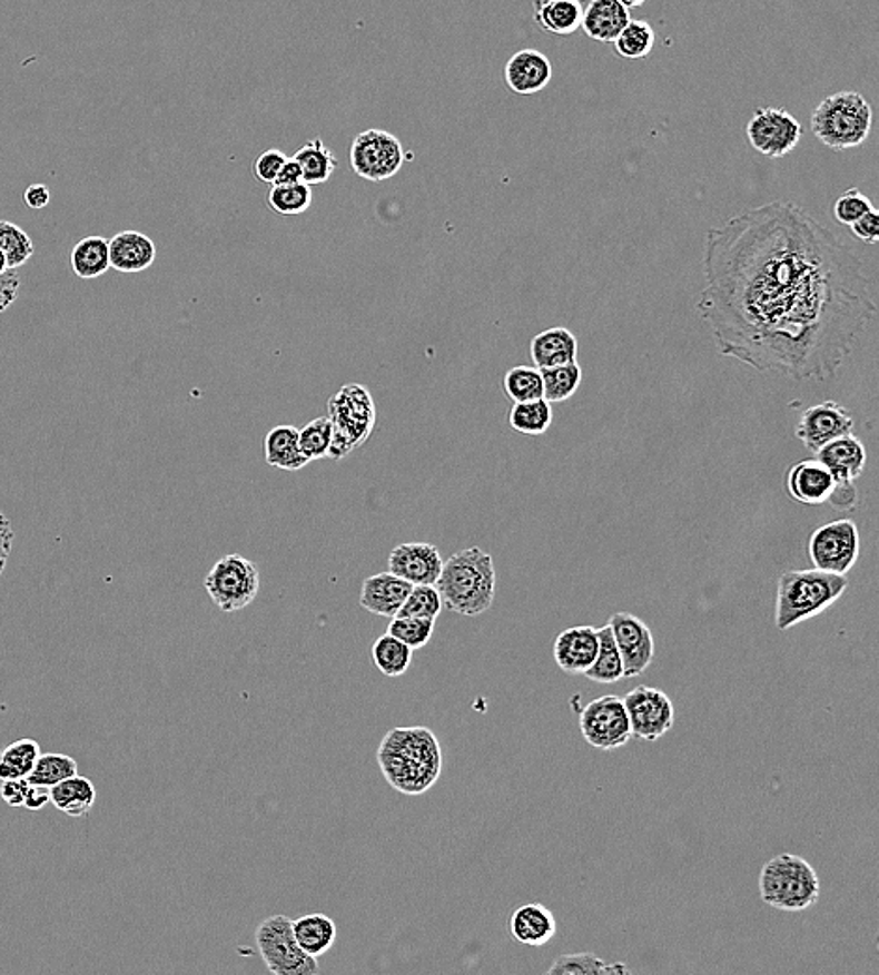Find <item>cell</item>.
<instances>
[{"label":"cell","mask_w":879,"mask_h":975,"mask_svg":"<svg viewBox=\"0 0 879 975\" xmlns=\"http://www.w3.org/2000/svg\"><path fill=\"white\" fill-rule=\"evenodd\" d=\"M494 558L481 548H465L443 561L435 588L443 607L452 613L476 618L495 601Z\"/></svg>","instance_id":"3957f363"},{"label":"cell","mask_w":879,"mask_h":975,"mask_svg":"<svg viewBox=\"0 0 879 975\" xmlns=\"http://www.w3.org/2000/svg\"><path fill=\"white\" fill-rule=\"evenodd\" d=\"M761 900L780 912H804L820 898V878L802 857L782 854L772 857L760 870Z\"/></svg>","instance_id":"8992f818"},{"label":"cell","mask_w":879,"mask_h":975,"mask_svg":"<svg viewBox=\"0 0 879 975\" xmlns=\"http://www.w3.org/2000/svg\"><path fill=\"white\" fill-rule=\"evenodd\" d=\"M259 569L240 553L224 555L205 578V589L210 601L226 613L250 607L259 593Z\"/></svg>","instance_id":"52a82bcc"},{"label":"cell","mask_w":879,"mask_h":975,"mask_svg":"<svg viewBox=\"0 0 879 975\" xmlns=\"http://www.w3.org/2000/svg\"><path fill=\"white\" fill-rule=\"evenodd\" d=\"M786 492L801 505L827 503L834 490L831 473L820 460H802L786 473Z\"/></svg>","instance_id":"ffe728a7"},{"label":"cell","mask_w":879,"mask_h":975,"mask_svg":"<svg viewBox=\"0 0 879 975\" xmlns=\"http://www.w3.org/2000/svg\"><path fill=\"white\" fill-rule=\"evenodd\" d=\"M621 2L626 10H634V8H642L648 0H618Z\"/></svg>","instance_id":"6f0895ef"},{"label":"cell","mask_w":879,"mask_h":975,"mask_svg":"<svg viewBox=\"0 0 879 975\" xmlns=\"http://www.w3.org/2000/svg\"><path fill=\"white\" fill-rule=\"evenodd\" d=\"M297 183H304L303 169H300L295 158H287L286 164L279 169L274 185H297Z\"/></svg>","instance_id":"9f6ffc18"},{"label":"cell","mask_w":879,"mask_h":975,"mask_svg":"<svg viewBox=\"0 0 879 975\" xmlns=\"http://www.w3.org/2000/svg\"><path fill=\"white\" fill-rule=\"evenodd\" d=\"M314 194L306 183L297 185H273L268 191V207L276 215L295 216L303 215L312 205Z\"/></svg>","instance_id":"b9f144b4"},{"label":"cell","mask_w":879,"mask_h":975,"mask_svg":"<svg viewBox=\"0 0 879 975\" xmlns=\"http://www.w3.org/2000/svg\"><path fill=\"white\" fill-rule=\"evenodd\" d=\"M42 755V747L34 739L23 738L8 745L0 752V780L27 779Z\"/></svg>","instance_id":"836d02e7"},{"label":"cell","mask_w":879,"mask_h":975,"mask_svg":"<svg viewBox=\"0 0 879 975\" xmlns=\"http://www.w3.org/2000/svg\"><path fill=\"white\" fill-rule=\"evenodd\" d=\"M156 262V244L145 233H117L109 240V265L125 274L144 273Z\"/></svg>","instance_id":"603a6c76"},{"label":"cell","mask_w":879,"mask_h":975,"mask_svg":"<svg viewBox=\"0 0 879 975\" xmlns=\"http://www.w3.org/2000/svg\"><path fill=\"white\" fill-rule=\"evenodd\" d=\"M293 934L304 953H308L309 957L319 958L333 949L338 928L325 914H309L293 922Z\"/></svg>","instance_id":"83f0119b"},{"label":"cell","mask_w":879,"mask_h":975,"mask_svg":"<svg viewBox=\"0 0 879 975\" xmlns=\"http://www.w3.org/2000/svg\"><path fill=\"white\" fill-rule=\"evenodd\" d=\"M265 460L276 470L298 471L309 464L298 445V429L282 424L265 437Z\"/></svg>","instance_id":"f1b7e54d"},{"label":"cell","mask_w":879,"mask_h":975,"mask_svg":"<svg viewBox=\"0 0 879 975\" xmlns=\"http://www.w3.org/2000/svg\"><path fill=\"white\" fill-rule=\"evenodd\" d=\"M49 797L60 812L72 818H83L95 807L96 788L87 777L73 775L49 788Z\"/></svg>","instance_id":"f546056e"},{"label":"cell","mask_w":879,"mask_h":975,"mask_svg":"<svg viewBox=\"0 0 879 975\" xmlns=\"http://www.w3.org/2000/svg\"><path fill=\"white\" fill-rule=\"evenodd\" d=\"M630 21V10L618 0H589L580 29L594 42L613 43Z\"/></svg>","instance_id":"cb8c5ba5"},{"label":"cell","mask_w":879,"mask_h":975,"mask_svg":"<svg viewBox=\"0 0 879 975\" xmlns=\"http://www.w3.org/2000/svg\"><path fill=\"white\" fill-rule=\"evenodd\" d=\"M698 314L724 357L826 381L878 314L859 254L801 205L771 201L711 227Z\"/></svg>","instance_id":"6da1fadb"},{"label":"cell","mask_w":879,"mask_h":975,"mask_svg":"<svg viewBox=\"0 0 879 975\" xmlns=\"http://www.w3.org/2000/svg\"><path fill=\"white\" fill-rule=\"evenodd\" d=\"M872 201L861 190L850 188V190L842 191L837 197V201L832 203V218L840 226L850 227L851 224H856L861 216L867 215L868 210H872Z\"/></svg>","instance_id":"7dc6e473"},{"label":"cell","mask_w":879,"mask_h":975,"mask_svg":"<svg viewBox=\"0 0 879 975\" xmlns=\"http://www.w3.org/2000/svg\"><path fill=\"white\" fill-rule=\"evenodd\" d=\"M851 233L865 244H876L879 238V213L876 208L868 210L856 224L850 226Z\"/></svg>","instance_id":"681fc988"},{"label":"cell","mask_w":879,"mask_h":975,"mask_svg":"<svg viewBox=\"0 0 879 975\" xmlns=\"http://www.w3.org/2000/svg\"><path fill=\"white\" fill-rule=\"evenodd\" d=\"M73 273L83 280H95L108 273L109 267V240L103 237H85L73 246L70 256Z\"/></svg>","instance_id":"1f68e13d"},{"label":"cell","mask_w":879,"mask_h":975,"mask_svg":"<svg viewBox=\"0 0 879 975\" xmlns=\"http://www.w3.org/2000/svg\"><path fill=\"white\" fill-rule=\"evenodd\" d=\"M747 137L755 152L767 158H784L801 141L802 126L784 108H758L747 125Z\"/></svg>","instance_id":"5bb4252c"},{"label":"cell","mask_w":879,"mask_h":975,"mask_svg":"<svg viewBox=\"0 0 879 975\" xmlns=\"http://www.w3.org/2000/svg\"><path fill=\"white\" fill-rule=\"evenodd\" d=\"M377 764L393 790L404 796H422L440 780L443 750L429 728H394L386 731L377 747Z\"/></svg>","instance_id":"7a4b0ae2"},{"label":"cell","mask_w":879,"mask_h":975,"mask_svg":"<svg viewBox=\"0 0 879 975\" xmlns=\"http://www.w3.org/2000/svg\"><path fill=\"white\" fill-rule=\"evenodd\" d=\"M411 589L413 585L409 582H405L393 572H379L364 580L361 589V607L381 618H396Z\"/></svg>","instance_id":"7402d4cb"},{"label":"cell","mask_w":879,"mask_h":975,"mask_svg":"<svg viewBox=\"0 0 879 975\" xmlns=\"http://www.w3.org/2000/svg\"><path fill=\"white\" fill-rule=\"evenodd\" d=\"M287 156L284 150L268 149L263 152L256 161H254V175L257 180L274 185V180L278 177L279 169L286 164Z\"/></svg>","instance_id":"c3c4849f"},{"label":"cell","mask_w":879,"mask_h":975,"mask_svg":"<svg viewBox=\"0 0 879 975\" xmlns=\"http://www.w3.org/2000/svg\"><path fill=\"white\" fill-rule=\"evenodd\" d=\"M848 585V578L818 569L784 572L777 588V629L788 631L826 612L846 593Z\"/></svg>","instance_id":"277c9868"},{"label":"cell","mask_w":879,"mask_h":975,"mask_svg":"<svg viewBox=\"0 0 879 975\" xmlns=\"http://www.w3.org/2000/svg\"><path fill=\"white\" fill-rule=\"evenodd\" d=\"M623 659L624 678L642 676L654 659L653 632L634 613L619 612L608 621Z\"/></svg>","instance_id":"2e32d148"},{"label":"cell","mask_w":879,"mask_h":975,"mask_svg":"<svg viewBox=\"0 0 879 975\" xmlns=\"http://www.w3.org/2000/svg\"><path fill=\"white\" fill-rule=\"evenodd\" d=\"M861 553V533L850 518L823 524L810 535L808 555L818 571L846 577Z\"/></svg>","instance_id":"30bf717a"},{"label":"cell","mask_w":879,"mask_h":975,"mask_svg":"<svg viewBox=\"0 0 879 975\" xmlns=\"http://www.w3.org/2000/svg\"><path fill=\"white\" fill-rule=\"evenodd\" d=\"M503 388L514 404L542 398L544 385L541 370L536 366H514L503 377Z\"/></svg>","instance_id":"60d3db41"},{"label":"cell","mask_w":879,"mask_h":975,"mask_svg":"<svg viewBox=\"0 0 879 975\" xmlns=\"http://www.w3.org/2000/svg\"><path fill=\"white\" fill-rule=\"evenodd\" d=\"M27 786H29L27 779L2 780L0 797L4 799V804L10 805L13 809H19V807H23Z\"/></svg>","instance_id":"816d5d0a"},{"label":"cell","mask_w":879,"mask_h":975,"mask_svg":"<svg viewBox=\"0 0 879 975\" xmlns=\"http://www.w3.org/2000/svg\"><path fill=\"white\" fill-rule=\"evenodd\" d=\"M654 43H656V35L653 27L642 19H630L615 38L613 48L623 59L642 60L653 53Z\"/></svg>","instance_id":"74e56055"},{"label":"cell","mask_w":879,"mask_h":975,"mask_svg":"<svg viewBox=\"0 0 879 975\" xmlns=\"http://www.w3.org/2000/svg\"><path fill=\"white\" fill-rule=\"evenodd\" d=\"M552 404L544 398L517 402V404L512 405L511 416H508L512 429L522 435L546 434L552 426Z\"/></svg>","instance_id":"d590c367"},{"label":"cell","mask_w":879,"mask_h":975,"mask_svg":"<svg viewBox=\"0 0 879 975\" xmlns=\"http://www.w3.org/2000/svg\"><path fill=\"white\" fill-rule=\"evenodd\" d=\"M0 250L7 256L8 268L18 270L34 256V244L13 221L0 220Z\"/></svg>","instance_id":"7bdbcfd3"},{"label":"cell","mask_w":879,"mask_h":975,"mask_svg":"<svg viewBox=\"0 0 879 975\" xmlns=\"http://www.w3.org/2000/svg\"><path fill=\"white\" fill-rule=\"evenodd\" d=\"M577 353V338L565 327L546 328L531 339V358L539 370L576 363Z\"/></svg>","instance_id":"484cf974"},{"label":"cell","mask_w":879,"mask_h":975,"mask_svg":"<svg viewBox=\"0 0 879 975\" xmlns=\"http://www.w3.org/2000/svg\"><path fill=\"white\" fill-rule=\"evenodd\" d=\"M435 619L407 618L396 615L388 624V634L409 646L413 651L421 649L434 637Z\"/></svg>","instance_id":"f6af8a7d"},{"label":"cell","mask_w":879,"mask_h":975,"mask_svg":"<svg viewBox=\"0 0 879 975\" xmlns=\"http://www.w3.org/2000/svg\"><path fill=\"white\" fill-rule=\"evenodd\" d=\"M333 421L328 416H317L303 430H298V445L308 462L327 459L328 446L333 440Z\"/></svg>","instance_id":"ee69618b"},{"label":"cell","mask_w":879,"mask_h":975,"mask_svg":"<svg viewBox=\"0 0 879 975\" xmlns=\"http://www.w3.org/2000/svg\"><path fill=\"white\" fill-rule=\"evenodd\" d=\"M13 548V528L2 511H0V577L7 569L8 558Z\"/></svg>","instance_id":"f5cc1de1"},{"label":"cell","mask_w":879,"mask_h":975,"mask_svg":"<svg viewBox=\"0 0 879 975\" xmlns=\"http://www.w3.org/2000/svg\"><path fill=\"white\" fill-rule=\"evenodd\" d=\"M372 657H374L375 668L383 676L399 678L409 670L411 662H413V649L386 632L385 637L375 640Z\"/></svg>","instance_id":"e575fe53"},{"label":"cell","mask_w":879,"mask_h":975,"mask_svg":"<svg viewBox=\"0 0 879 975\" xmlns=\"http://www.w3.org/2000/svg\"><path fill=\"white\" fill-rule=\"evenodd\" d=\"M582 0H536L535 23L546 35L571 37L582 27Z\"/></svg>","instance_id":"4316f807"},{"label":"cell","mask_w":879,"mask_h":975,"mask_svg":"<svg viewBox=\"0 0 879 975\" xmlns=\"http://www.w3.org/2000/svg\"><path fill=\"white\" fill-rule=\"evenodd\" d=\"M407 155L398 137L391 131H361L349 149V161L353 171L369 183L393 179L404 167Z\"/></svg>","instance_id":"8fae6325"},{"label":"cell","mask_w":879,"mask_h":975,"mask_svg":"<svg viewBox=\"0 0 879 975\" xmlns=\"http://www.w3.org/2000/svg\"><path fill=\"white\" fill-rule=\"evenodd\" d=\"M19 286H21V280H19L18 270L10 268L7 273L0 274V314L7 312L18 301Z\"/></svg>","instance_id":"f907efd6"},{"label":"cell","mask_w":879,"mask_h":975,"mask_svg":"<svg viewBox=\"0 0 879 975\" xmlns=\"http://www.w3.org/2000/svg\"><path fill=\"white\" fill-rule=\"evenodd\" d=\"M546 974L615 975L630 974V968L621 963H608L604 958L594 957L593 953H574V955H561V957L555 958V963L547 968Z\"/></svg>","instance_id":"f35d334b"},{"label":"cell","mask_w":879,"mask_h":975,"mask_svg":"<svg viewBox=\"0 0 879 975\" xmlns=\"http://www.w3.org/2000/svg\"><path fill=\"white\" fill-rule=\"evenodd\" d=\"M632 738L656 741L672 730L675 708L664 690L640 685L623 698Z\"/></svg>","instance_id":"9a60e30c"},{"label":"cell","mask_w":879,"mask_h":975,"mask_svg":"<svg viewBox=\"0 0 879 975\" xmlns=\"http://www.w3.org/2000/svg\"><path fill=\"white\" fill-rule=\"evenodd\" d=\"M557 933L552 910L541 903L523 904L511 917V934L522 946L542 947Z\"/></svg>","instance_id":"d4e9b609"},{"label":"cell","mask_w":879,"mask_h":975,"mask_svg":"<svg viewBox=\"0 0 879 975\" xmlns=\"http://www.w3.org/2000/svg\"><path fill=\"white\" fill-rule=\"evenodd\" d=\"M599 651V629L571 627L559 634L553 643V657L557 667L566 673H583L594 662Z\"/></svg>","instance_id":"44dd1931"},{"label":"cell","mask_w":879,"mask_h":975,"mask_svg":"<svg viewBox=\"0 0 879 975\" xmlns=\"http://www.w3.org/2000/svg\"><path fill=\"white\" fill-rule=\"evenodd\" d=\"M553 78L552 60L539 49H520L505 66V81L516 95H539Z\"/></svg>","instance_id":"d6986e66"},{"label":"cell","mask_w":879,"mask_h":975,"mask_svg":"<svg viewBox=\"0 0 879 975\" xmlns=\"http://www.w3.org/2000/svg\"><path fill=\"white\" fill-rule=\"evenodd\" d=\"M257 949L273 975L319 974L317 958L304 953L293 934V922L286 916L267 917L256 928Z\"/></svg>","instance_id":"ba28073f"},{"label":"cell","mask_w":879,"mask_h":975,"mask_svg":"<svg viewBox=\"0 0 879 975\" xmlns=\"http://www.w3.org/2000/svg\"><path fill=\"white\" fill-rule=\"evenodd\" d=\"M48 804H51V797H49V788L38 785L27 786V794H24L23 804L24 809L40 810L43 809V807H46V805Z\"/></svg>","instance_id":"db71d44e"},{"label":"cell","mask_w":879,"mask_h":975,"mask_svg":"<svg viewBox=\"0 0 879 975\" xmlns=\"http://www.w3.org/2000/svg\"><path fill=\"white\" fill-rule=\"evenodd\" d=\"M73 775H78V761L73 760L72 756L59 755V752L43 755L42 752L27 780H29V785L53 788L55 785H59L60 780L73 777Z\"/></svg>","instance_id":"ab89813d"},{"label":"cell","mask_w":879,"mask_h":975,"mask_svg":"<svg viewBox=\"0 0 879 975\" xmlns=\"http://www.w3.org/2000/svg\"><path fill=\"white\" fill-rule=\"evenodd\" d=\"M328 418L338 434L349 441L353 449L363 446L374 432L377 410L368 388L349 383L328 400Z\"/></svg>","instance_id":"7c38bea8"},{"label":"cell","mask_w":879,"mask_h":975,"mask_svg":"<svg viewBox=\"0 0 879 975\" xmlns=\"http://www.w3.org/2000/svg\"><path fill=\"white\" fill-rule=\"evenodd\" d=\"M7 270H10V268H8L7 256L0 250V274H4Z\"/></svg>","instance_id":"680465c9"},{"label":"cell","mask_w":879,"mask_h":975,"mask_svg":"<svg viewBox=\"0 0 879 975\" xmlns=\"http://www.w3.org/2000/svg\"><path fill=\"white\" fill-rule=\"evenodd\" d=\"M872 120V106L861 92L840 90L820 101L810 119V128L826 147L843 152L867 144Z\"/></svg>","instance_id":"5b68a950"},{"label":"cell","mask_w":879,"mask_h":975,"mask_svg":"<svg viewBox=\"0 0 879 975\" xmlns=\"http://www.w3.org/2000/svg\"><path fill=\"white\" fill-rule=\"evenodd\" d=\"M49 201H51V191H49L48 186L32 185L24 190V203H27V207L34 208V210H42V208L48 207Z\"/></svg>","instance_id":"11a10c76"},{"label":"cell","mask_w":879,"mask_h":975,"mask_svg":"<svg viewBox=\"0 0 879 975\" xmlns=\"http://www.w3.org/2000/svg\"><path fill=\"white\" fill-rule=\"evenodd\" d=\"M443 569L440 550L429 542H404L388 555V572L411 585H435Z\"/></svg>","instance_id":"ac0fdd59"},{"label":"cell","mask_w":879,"mask_h":975,"mask_svg":"<svg viewBox=\"0 0 879 975\" xmlns=\"http://www.w3.org/2000/svg\"><path fill=\"white\" fill-rule=\"evenodd\" d=\"M816 459L826 465L834 481V490L829 503L843 511L853 509L859 501L856 481L867 467V449L861 440L851 432L840 435L826 446H821L820 451L816 452Z\"/></svg>","instance_id":"9c48e42d"},{"label":"cell","mask_w":879,"mask_h":975,"mask_svg":"<svg viewBox=\"0 0 879 975\" xmlns=\"http://www.w3.org/2000/svg\"><path fill=\"white\" fill-rule=\"evenodd\" d=\"M583 676L594 683L602 685L618 683L624 678L623 659L608 623L599 629V651L593 664L583 672Z\"/></svg>","instance_id":"4dcf8cb0"},{"label":"cell","mask_w":879,"mask_h":975,"mask_svg":"<svg viewBox=\"0 0 879 975\" xmlns=\"http://www.w3.org/2000/svg\"><path fill=\"white\" fill-rule=\"evenodd\" d=\"M544 396L550 404H559L572 398L582 385V366L576 363L561 364L553 368L541 370Z\"/></svg>","instance_id":"8d00e7d4"},{"label":"cell","mask_w":879,"mask_h":975,"mask_svg":"<svg viewBox=\"0 0 879 975\" xmlns=\"http://www.w3.org/2000/svg\"><path fill=\"white\" fill-rule=\"evenodd\" d=\"M851 430H853V416L850 411L837 402L827 400L802 411L796 435L808 451L816 454L821 446H826L840 435L850 434Z\"/></svg>","instance_id":"e0dca14e"},{"label":"cell","mask_w":879,"mask_h":975,"mask_svg":"<svg viewBox=\"0 0 879 975\" xmlns=\"http://www.w3.org/2000/svg\"><path fill=\"white\" fill-rule=\"evenodd\" d=\"M303 169V180L306 185H325L333 177L338 160L336 156L323 144V139L314 137L308 144H304L293 156Z\"/></svg>","instance_id":"d6a6232c"},{"label":"cell","mask_w":879,"mask_h":975,"mask_svg":"<svg viewBox=\"0 0 879 975\" xmlns=\"http://www.w3.org/2000/svg\"><path fill=\"white\" fill-rule=\"evenodd\" d=\"M580 730L585 741L599 750L621 749L632 739L623 698L608 695L589 702L580 715Z\"/></svg>","instance_id":"4fadbf2b"},{"label":"cell","mask_w":879,"mask_h":975,"mask_svg":"<svg viewBox=\"0 0 879 975\" xmlns=\"http://www.w3.org/2000/svg\"><path fill=\"white\" fill-rule=\"evenodd\" d=\"M441 610H443V602H441L440 591L435 585H413L409 595L399 608L398 615L437 619Z\"/></svg>","instance_id":"bcb514c9"}]
</instances>
